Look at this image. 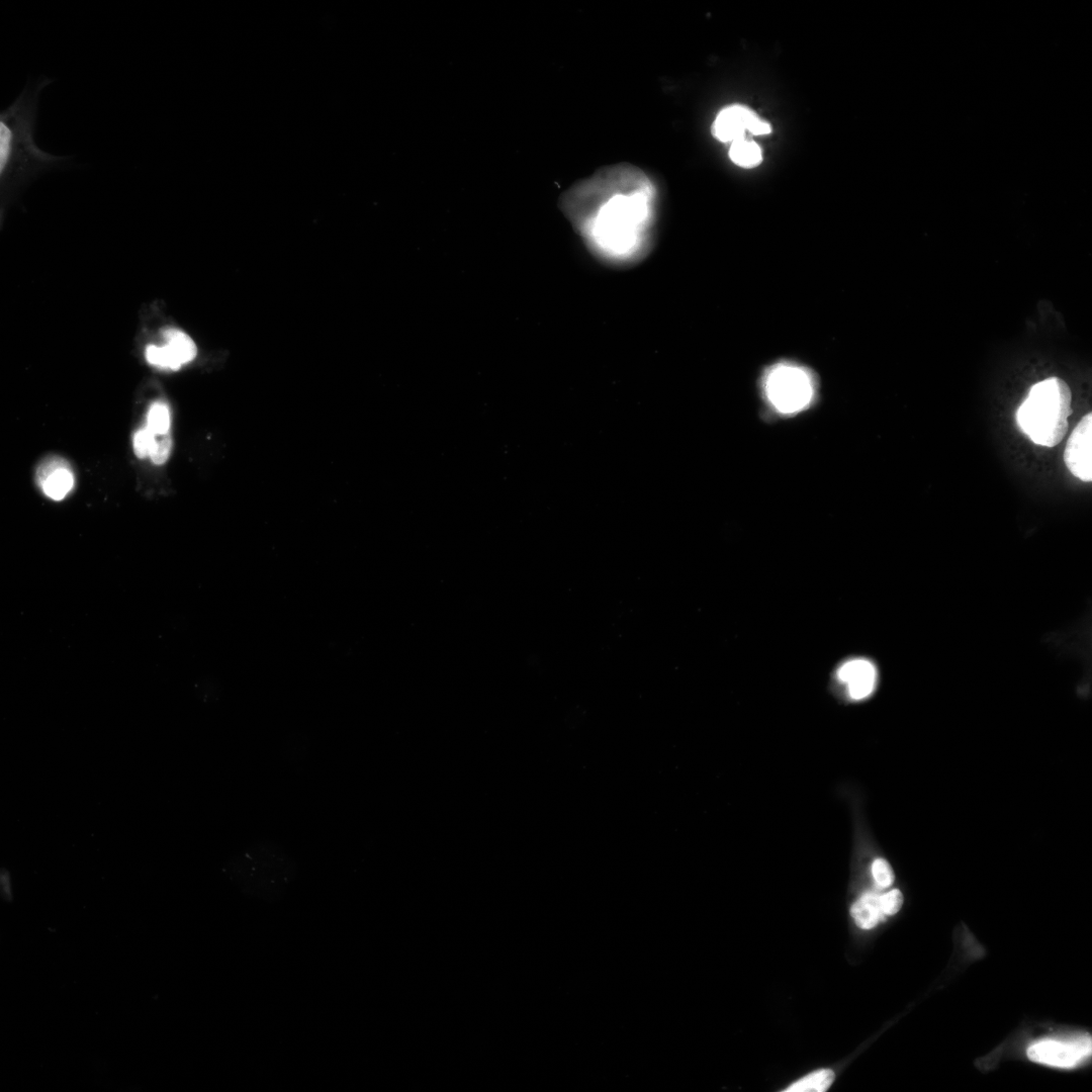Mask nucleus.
<instances>
[{"mask_svg":"<svg viewBox=\"0 0 1092 1092\" xmlns=\"http://www.w3.org/2000/svg\"><path fill=\"white\" fill-rule=\"evenodd\" d=\"M1090 1036L1073 1040L1043 1039L1031 1044L1027 1050L1028 1058L1036 1063L1058 1067L1073 1068L1091 1054Z\"/></svg>","mask_w":1092,"mask_h":1092,"instance_id":"obj_7","label":"nucleus"},{"mask_svg":"<svg viewBox=\"0 0 1092 1092\" xmlns=\"http://www.w3.org/2000/svg\"><path fill=\"white\" fill-rule=\"evenodd\" d=\"M52 82L53 79L48 77L39 78L33 85L28 81L17 98L0 113L2 184L8 179L29 176L69 159L44 152L36 145L34 138L38 97Z\"/></svg>","mask_w":1092,"mask_h":1092,"instance_id":"obj_2","label":"nucleus"},{"mask_svg":"<svg viewBox=\"0 0 1092 1092\" xmlns=\"http://www.w3.org/2000/svg\"><path fill=\"white\" fill-rule=\"evenodd\" d=\"M836 676L846 686L848 695L854 700L869 697L877 682L876 666L868 659L854 658L842 663Z\"/></svg>","mask_w":1092,"mask_h":1092,"instance_id":"obj_11","label":"nucleus"},{"mask_svg":"<svg viewBox=\"0 0 1092 1092\" xmlns=\"http://www.w3.org/2000/svg\"><path fill=\"white\" fill-rule=\"evenodd\" d=\"M655 199V186L642 170L617 164L574 184L560 206L594 254L630 263L649 249Z\"/></svg>","mask_w":1092,"mask_h":1092,"instance_id":"obj_1","label":"nucleus"},{"mask_svg":"<svg viewBox=\"0 0 1092 1092\" xmlns=\"http://www.w3.org/2000/svg\"><path fill=\"white\" fill-rule=\"evenodd\" d=\"M879 901L882 912L885 914V916L894 915L900 910L903 904V895L899 890L894 889L883 895H880Z\"/></svg>","mask_w":1092,"mask_h":1092,"instance_id":"obj_18","label":"nucleus"},{"mask_svg":"<svg viewBox=\"0 0 1092 1092\" xmlns=\"http://www.w3.org/2000/svg\"><path fill=\"white\" fill-rule=\"evenodd\" d=\"M729 157L734 164L743 168L755 167L762 160L759 146L747 139L731 143Z\"/></svg>","mask_w":1092,"mask_h":1092,"instance_id":"obj_13","label":"nucleus"},{"mask_svg":"<svg viewBox=\"0 0 1092 1092\" xmlns=\"http://www.w3.org/2000/svg\"><path fill=\"white\" fill-rule=\"evenodd\" d=\"M872 873L876 883L882 888L891 886L894 881L893 871L889 862L883 858H878L873 862Z\"/></svg>","mask_w":1092,"mask_h":1092,"instance_id":"obj_17","label":"nucleus"},{"mask_svg":"<svg viewBox=\"0 0 1092 1092\" xmlns=\"http://www.w3.org/2000/svg\"><path fill=\"white\" fill-rule=\"evenodd\" d=\"M145 427L157 436L170 434L171 413L166 401L157 400L150 405Z\"/></svg>","mask_w":1092,"mask_h":1092,"instance_id":"obj_15","label":"nucleus"},{"mask_svg":"<svg viewBox=\"0 0 1092 1092\" xmlns=\"http://www.w3.org/2000/svg\"><path fill=\"white\" fill-rule=\"evenodd\" d=\"M879 896L874 892L866 893L852 905L851 916L860 928H873L885 919L886 916L882 912Z\"/></svg>","mask_w":1092,"mask_h":1092,"instance_id":"obj_12","label":"nucleus"},{"mask_svg":"<svg viewBox=\"0 0 1092 1092\" xmlns=\"http://www.w3.org/2000/svg\"><path fill=\"white\" fill-rule=\"evenodd\" d=\"M163 346L149 345L145 357L149 364L160 369L178 370L191 362L197 348L193 340L184 332L169 328L163 331Z\"/></svg>","mask_w":1092,"mask_h":1092,"instance_id":"obj_8","label":"nucleus"},{"mask_svg":"<svg viewBox=\"0 0 1092 1092\" xmlns=\"http://www.w3.org/2000/svg\"><path fill=\"white\" fill-rule=\"evenodd\" d=\"M1064 460L1074 476L1085 482L1092 480V414L1084 416L1075 427Z\"/></svg>","mask_w":1092,"mask_h":1092,"instance_id":"obj_9","label":"nucleus"},{"mask_svg":"<svg viewBox=\"0 0 1092 1092\" xmlns=\"http://www.w3.org/2000/svg\"><path fill=\"white\" fill-rule=\"evenodd\" d=\"M834 1073L828 1069L815 1071L788 1087L786 1092H824L832 1084Z\"/></svg>","mask_w":1092,"mask_h":1092,"instance_id":"obj_14","label":"nucleus"},{"mask_svg":"<svg viewBox=\"0 0 1092 1092\" xmlns=\"http://www.w3.org/2000/svg\"><path fill=\"white\" fill-rule=\"evenodd\" d=\"M764 389L771 406L783 415L802 412L811 403L814 395L810 374L790 364L774 367L766 375Z\"/></svg>","mask_w":1092,"mask_h":1092,"instance_id":"obj_5","label":"nucleus"},{"mask_svg":"<svg viewBox=\"0 0 1092 1092\" xmlns=\"http://www.w3.org/2000/svg\"><path fill=\"white\" fill-rule=\"evenodd\" d=\"M242 887L249 895L272 899L279 895L295 873V863L280 847L256 844L239 859Z\"/></svg>","mask_w":1092,"mask_h":1092,"instance_id":"obj_4","label":"nucleus"},{"mask_svg":"<svg viewBox=\"0 0 1092 1092\" xmlns=\"http://www.w3.org/2000/svg\"><path fill=\"white\" fill-rule=\"evenodd\" d=\"M1071 401V390L1061 378L1037 382L1017 410V425L1034 444L1054 447L1068 431Z\"/></svg>","mask_w":1092,"mask_h":1092,"instance_id":"obj_3","label":"nucleus"},{"mask_svg":"<svg viewBox=\"0 0 1092 1092\" xmlns=\"http://www.w3.org/2000/svg\"><path fill=\"white\" fill-rule=\"evenodd\" d=\"M35 478L43 494L56 502L64 499L75 485L70 463L59 455L46 457L36 467Z\"/></svg>","mask_w":1092,"mask_h":1092,"instance_id":"obj_10","label":"nucleus"},{"mask_svg":"<svg viewBox=\"0 0 1092 1092\" xmlns=\"http://www.w3.org/2000/svg\"><path fill=\"white\" fill-rule=\"evenodd\" d=\"M164 436L153 434L148 428L143 427L133 434L132 445L135 456L140 459L153 458L160 448Z\"/></svg>","mask_w":1092,"mask_h":1092,"instance_id":"obj_16","label":"nucleus"},{"mask_svg":"<svg viewBox=\"0 0 1092 1092\" xmlns=\"http://www.w3.org/2000/svg\"><path fill=\"white\" fill-rule=\"evenodd\" d=\"M746 131L755 135L767 134L771 127L750 108L740 104L720 110L712 125L714 138L723 143L731 144L745 139Z\"/></svg>","mask_w":1092,"mask_h":1092,"instance_id":"obj_6","label":"nucleus"}]
</instances>
